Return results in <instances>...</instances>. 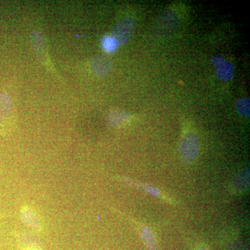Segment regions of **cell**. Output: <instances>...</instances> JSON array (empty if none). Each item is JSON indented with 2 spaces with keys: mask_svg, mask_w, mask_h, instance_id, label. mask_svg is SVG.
<instances>
[{
  "mask_svg": "<svg viewBox=\"0 0 250 250\" xmlns=\"http://www.w3.org/2000/svg\"><path fill=\"white\" fill-rule=\"evenodd\" d=\"M117 44L113 38L106 37L104 39L103 46L104 49L108 52H113L116 49Z\"/></svg>",
  "mask_w": 250,
  "mask_h": 250,
  "instance_id": "cell-13",
  "label": "cell"
},
{
  "mask_svg": "<svg viewBox=\"0 0 250 250\" xmlns=\"http://www.w3.org/2000/svg\"><path fill=\"white\" fill-rule=\"evenodd\" d=\"M231 192L235 195H241L250 188V170L246 169L238 172L231 184Z\"/></svg>",
  "mask_w": 250,
  "mask_h": 250,
  "instance_id": "cell-6",
  "label": "cell"
},
{
  "mask_svg": "<svg viewBox=\"0 0 250 250\" xmlns=\"http://www.w3.org/2000/svg\"><path fill=\"white\" fill-rule=\"evenodd\" d=\"M237 111L242 116L249 118L250 117V100L248 98H240L236 103Z\"/></svg>",
  "mask_w": 250,
  "mask_h": 250,
  "instance_id": "cell-12",
  "label": "cell"
},
{
  "mask_svg": "<svg viewBox=\"0 0 250 250\" xmlns=\"http://www.w3.org/2000/svg\"><path fill=\"white\" fill-rule=\"evenodd\" d=\"M129 118V113L119 111V110L109 112L106 116V120H107L108 124L113 126H118L124 124Z\"/></svg>",
  "mask_w": 250,
  "mask_h": 250,
  "instance_id": "cell-10",
  "label": "cell"
},
{
  "mask_svg": "<svg viewBox=\"0 0 250 250\" xmlns=\"http://www.w3.org/2000/svg\"><path fill=\"white\" fill-rule=\"evenodd\" d=\"M90 65L93 71L100 77L108 75L113 67L111 59L104 55H98L94 57L92 59Z\"/></svg>",
  "mask_w": 250,
  "mask_h": 250,
  "instance_id": "cell-7",
  "label": "cell"
},
{
  "mask_svg": "<svg viewBox=\"0 0 250 250\" xmlns=\"http://www.w3.org/2000/svg\"><path fill=\"white\" fill-rule=\"evenodd\" d=\"M179 151L186 164H193L200 152V141L197 134L193 131L184 133L179 141Z\"/></svg>",
  "mask_w": 250,
  "mask_h": 250,
  "instance_id": "cell-1",
  "label": "cell"
},
{
  "mask_svg": "<svg viewBox=\"0 0 250 250\" xmlns=\"http://www.w3.org/2000/svg\"><path fill=\"white\" fill-rule=\"evenodd\" d=\"M193 250H210L207 245L204 243H197L196 246L194 247Z\"/></svg>",
  "mask_w": 250,
  "mask_h": 250,
  "instance_id": "cell-14",
  "label": "cell"
},
{
  "mask_svg": "<svg viewBox=\"0 0 250 250\" xmlns=\"http://www.w3.org/2000/svg\"><path fill=\"white\" fill-rule=\"evenodd\" d=\"M210 62L216 67V76L220 80L229 81L232 79L234 72V67L232 63L219 56L213 57Z\"/></svg>",
  "mask_w": 250,
  "mask_h": 250,
  "instance_id": "cell-5",
  "label": "cell"
},
{
  "mask_svg": "<svg viewBox=\"0 0 250 250\" xmlns=\"http://www.w3.org/2000/svg\"><path fill=\"white\" fill-rule=\"evenodd\" d=\"M136 21L134 18H123L117 23L113 29V39L117 45H123L131 39L136 29Z\"/></svg>",
  "mask_w": 250,
  "mask_h": 250,
  "instance_id": "cell-3",
  "label": "cell"
},
{
  "mask_svg": "<svg viewBox=\"0 0 250 250\" xmlns=\"http://www.w3.org/2000/svg\"><path fill=\"white\" fill-rule=\"evenodd\" d=\"M31 43L33 48L42 63H47V49H45V41L42 39V35L38 31H34L31 34Z\"/></svg>",
  "mask_w": 250,
  "mask_h": 250,
  "instance_id": "cell-8",
  "label": "cell"
},
{
  "mask_svg": "<svg viewBox=\"0 0 250 250\" xmlns=\"http://www.w3.org/2000/svg\"><path fill=\"white\" fill-rule=\"evenodd\" d=\"M128 219L137 230L146 250H159L157 237L154 229L144 222L135 220L131 217H129Z\"/></svg>",
  "mask_w": 250,
  "mask_h": 250,
  "instance_id": "cell-4",
  "label": "cell"
},
{
  "mask_svg": "<svg viewBox=\"0 0 250 250\" xmlns=\"http://www.w3.org/2000/svg\"><path fill=\"white\" fill-rule=\"evenodd\" d=\"M21 218L25 225L34 229H40L41 223L35 213L29 208H22L21 211Z\"/></svg>",
  "mask_w": 250,
  "mask_h": 250,
  "instance_id": "cell-9",
  "label": "cell"
},
{
  "mask_svg": "<svg viewBox=\"0 0 250 250\" xmlns=\"http://www.w3.org/2000/svg\"><path fill=\"white\" fill-rule=\"evenodd\" d=\"M11 101L9 95L6 94H0V123L7 118L11 111Z\"/></svg>",
  "mask_w": 250,
  "mask_h": 250,
  "instance_id": "cell-11",
  "label": "cell"
},
{
  "mask_svg": "<svg viewBox=\"0 0 250 250\" xmlns=\"http://www.w3.org/2000/svg\"><path fill=\"white\" fill-rule=\"evenodd\" d=\"M118 180L122 183L126 184V186L139 189V190H143V191L146 192V193L149 194L152 196L157 197V198L160 199L162 201L165 202L169 205H176V203H177L175 200L170 195L162 191L161 189L150 185V184L143 183V182H140L139 181L125 177H118Z\"/></svg>",
  "mask_w": 250,
  "mask_h": 250,
  "instance_id": "cell-2",
  "label": "cell"
}]
</instances>
